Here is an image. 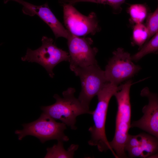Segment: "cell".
<instances>
[{
	"label": "cell",
	"mask_w": 158,
	"mask_h": 158,
	"mask_svg": "<svg viewBox=\"0 0 158 158\" xmlns=\"http://www.w3.org/2000/svg\"><path fill=\"white\" fill-rule=\"evenodd\" d=\"M120 89V86L107 83L97 95L98 103L92 114L94 122L88 130L91 138L88 144L96 146L99 151L106 152L110 150L115 158H117L108 141L105 133V125L108 107L110 100L114 94Z\"/></svg>",
	"instance_id": "1"
},
{
	"label": "cell",
	"mask_w": 158,
	"mask_h": 158,
	"mask_svg": "<svg viewBox=\"0 0 158 158\" xmlns=\"http://www.w3.org/2000/svg\"><path fill=\"white\" fill-rule=\"evenodd\" d=\"M10 1H15L22 5V12L24 14L31 16L35 15L38 16L50 28L56 39L59 37L68 38L70 32L57 18L47 3L37 6L23 0H4V3L6 4Z\"/></svg>",
	"instance_id": "11"
},
{
	"label": "cell",
	"mask_w": 158,
	"mask_h": 158,
	"mask_svg": "<svg viewBox=\"0 0 158 158\" xmlns=\"http://www.w3.org/2000/svg\"><path fill=\"white\" fill-rule=\"evenodd\" d=\"M146 26L149 32V39L158 32V5L155 11L148 17Z\"/></svg>",
	"instance_id": "18"
},
{
	"label": "cell",
	"mask_w": 158,
	"mask_h": 158,
	"mask_svg": "<svg viewBox=\"0 0 158 158\" xmlns=\"http://www.w3.org/2000/svg\"><path fill=\"white\" fill-rule=\"evenodd\" d=\"M73 5L80 2H87L97 4H107L110 6L115 11L119 12L121 10V6L126 0H64Z\"/></svg>",
	"instance_id": "17"
},
{
	"label": "cell",
	"mask_w": 158,
	"mask_h": 158,
	"mask_svg": "<svg viewBox=\"0 0 158 158\" xmlns=\"http://www.w3.org/2000/svg\"><path fill=\"white\" fill-rule=\"evenodd\" d=\"M128 12L131 20L136 24L143 21L147 16V9L144 4H135L130 5Z\"/></svg>",
	"instance_id": "15"
},
{
	"label": "cell",
	"mask_w": 158,
	"mask_h": 158,
	"mask_svg": "<svg viewBox=\"0 0 158 158\" xmlns=\"http://www.w3.org/2000/svg\"><path fill=\"white\" fill-rule=\"evenodd\" d=\"M42 45L36 49L28 48L26 54L21 58L23 61L37 63L45 68L49 76L54 77V68L63 61L69 62V53L57 47L52 39L42 37Z\"/></svg>",
	"instance_id": "5"
},
{
	"label": "cell",
	"mask_w": 158,
	"mask_h": 158,
	"mask_svg": "<svg viewBox=\"0 0 158 158\" xmlns=\"http://www.w3.org/2000/svg\"><path fill=\"white\" fill-rule=\"evenodd\" d=\"M140 95L147 97L148 103L142 108V116L133 121L131 128H138L158 139V95L150 92L147 87L142 89Z\"/></svg>",
	"instance_id": "10"
},
{
	"label": "cell",
	"mask_w": 158,
	"mask_h": 158,
	"mask_svg": "<svg viewBox=\"0 0 158 158\" xmlns=\"http://www.w3.org/2000/svg\"><path fill=\"white\" fill-rule=\"evenodd\" d=\"M75 92L74 88L69 87L63 92L62 98L54 94L53 97L56 102L51 105L42 106V112L56 120L61 121L71 129H76V117L84 114H92L93 111L85 107L75 97Z\"/></svg>",
	"instance_id": "3"
},
{
	"label": "cell",
	"mask_w": 158,
	"mask_h": 158,
	"mask_svg": "<svg viewBox=\"0 0 158 158\" xmlns=\"http://www.w3.org/2000/svg\"><path fill=\"white\" fill-rule=\"evenodd\" d=\"M22 125L23 128L22 130H16L15 131L20 140L27 135L36 137L42 143L52 140L63 142L69 140L68 137L64 133L66 129V125L63 122H57L43 112L36 120Z\"/></svg>",
	"instance_id": "4"
},
{
	"label": "cell",
	"mask_w": 158,
	"mask_h": 158,
	"mask_svg": "<svg viewBox=\"0 0 158 158\" xmlns=\"http://www.w3.org/2000/svg\"><path fill=\"white\" fill-rule=\"evenodd\" d=\"M140 141L138 146L126 151L130 157L146 158L158 152V139L145 133L139 134Z\"/></svg>",
	"instance_id": "12"
},
{
	"label": "cell",
	"mask_w": 158,
	"mask_h": 158,
	"mask_svg": "<svg viewBox=\"0 0 158 158\" xmlns=\"http://www.w3.org/2000/svg\"><path fill=\"white\" fill-rule=\"evenodd\" d=\"M132 61L130 54L123 48H119L114 51L104 71L108 82L118 85L137 74L141 68Z\"/></svg>",
	"instance_id": "8"
},
{
	"label": "cell",
	"mask_w": 158,
	"mask_h": 158,
	"mask_svg": "<svg viewBox=\"0 0 158 158\" xmlns=\"http://www.w3.org/2000/svg\"><path fill=\"white\" fill-rule=\"evenodd\" d=\"M63 141H58L57 144L54 145L52 147L47 148V152L44 158H73L75 152L78 148V145L72 144L66 150L63 147Z\"/></svg>",
	"instance_id": "13"
},
{
	"label": "cell",
	"mask_w": 158,
	"mask_h": 158,
	"mask_svg": "<svg viewBox=\"0 0 158 158\" xmlns=\"http://www.w3.org/2000/svg\"><path fill=\"white\" fill-rule=\"evenodd\" d=\"M149 30L146 25L142 23L136 24L133 32V44L142 47L146 41L149 39Z\"/></svg>",
	"instance_id": "16"
},
{
	"label": "cell",
	"mask_w": 158,
	"mask_h": 158,
	"mask_svg": "<svg viewBox=\"0 0 158 158\" xmlns=\"http://www.w3.org/2000/svg\"><path fill=\"white\" fill-rule=\"evenodd\" d=\"M70 56V68L84 67L97 63L96 56L97 49L93 47V41L90 37H80L70 33L67 39Z\"/></svg>",
	"instance_id": "9"
},
{
	"label": "cell",
	"mask_w": 158,
	"mask_h": 158,
	"mask_svg": "<svg viewBox=\"0 0 158 158\" xmlns=\"http://www.w3.org/2000/svg\"><path fill=\"white\" fill-rule=\"evenodd\" d=\"M152 38L145 44L137 53L131 56L133 61H138L145 56L158 52V32Z\"/></svg>",
	"instance_id": "14"
},
{
	"label": "cell",
	"mask_w": 158,
	"mask_h": 158,
	"mask_svg": "<svg viewBox=\"0 0 158 158\" xmlns=\"http://www.w3.org/2000/svg\"><path fill=\"white\" fill-rule=\"evenodd\" d=\"M72 71L80 80L81 90L78 98L85 107L89 109L92 99L109 82L104 71L97 63L85 67L76 68Z\"/></svg>",
	"instance_id": "7"
},
{
	"label": "cell",
	"mask_w": 158,
	"mask_h": 158,
	"mask_svg": "<svg viewBox=\"0 0 158 158\" xmlns=\"http://www.w3.org/2000/svg\"><path fill=\"white\" fill-rule=\"evenodd\" d=\"M63 7V19L66 29L71 34L80 37L94 35L101 29L96 14L90 13L87 16L82 14L73 5L64 0H58Z\"/></svg>",
	"instance_id": "6"
},
{
	"label": "cell",
	"mask_w": 158,
	"mask_h": 158,
	"mask_svg": "<svg viewBox=\"0 0 158 158\" xmlns=\"http://www.w3.org/2000/svg\"><path fill=\"white\" fill-rule=\"evenodd\" d=\"M132 85L131 80H128L120 85V89L114 94L118 105L116 119L115 130L112 140L109 142L117 158H126L125 145L131 128V106L130 92Z\"/></svg>",
	"instance_id": "2"
}]
</instances>
